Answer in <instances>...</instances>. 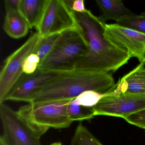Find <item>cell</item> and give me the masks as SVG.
Returning <instances> with one entry per match:
<instances>
[{
  "label": "cell",
  "instance_id": "cell-13",
  "mask_svg": "<svg viewBox=\"0 0 145 145\" xmlns=\"http://www.w3.org/2000/svg\"><path fill=\"white\" fill-rule=\"evenodd\" d=\"M3 29L7 35L12 39H21L25 37L29 27L25 18L19 11H6Z\"/></svg>",
  "mask_w": 145,
  "mask_h": 145
},
{
  "label": "cell",
  "instance_id": "cell-7",
  "mask_svg": "<svg viewBox=\"0 0 145 145\" xmlns=\"http://www.w3.org/2000/svg\"><path fill=\"white\" fill-rule=\"evenodd\" d=\"M41 38L38 32L34 33L5 60L0 73V103H4L6 97L23 73L25 60L33 53Z\"/></svg>",
  "mask_w": 145,
  "mask_h": 145
},
{
  "label": "cell",
  "instance_id": "cell-24",
  "mask_svg": "<svg viewBox=\"0 0 145 145\" xmlns=\"http://www.w3.org/2000/svg\"><path fill=\"white\" fill-rule=\"evenodd\" d=\"M50 145H63L62 144L61 142H54V143H52V144H51Z\"/></svg>",
  "mask_w": 145,
  "mask_h": 145
},
{
  "label": "cell",
  "instance_id": "cell-4",
  "mask_svg": "<svg viewBox=\"0 0 145 145\" xmlns=\"http://www.w3.org/2000/svg\"><path fill=\"white\" fill-rule=\"evenodd\" d=\"M0 118L1 137L7 145H41L40 138L50 129L30 121L4 103H0Z\"/></svg>",
  "mask_w": 145,
  "mask_h": 145
},
{
  "label": "cell",
  "instance_id": "cell-21",
  "mask_svg": "<svg viewBox=\"0 0 145 145\" xmlns=\"http://www.w3.org/2000/svg\"><path fill=\"white\" fill-rule=\"evenodd\" d=\"M21 0H5V2L6 11L8 10L19 11Z\"/></svg>",
  "mask_w": 145,
  "mask_h": 145
},
{
  "label": "cell",
  "instance_id": "cell-2",
  "mask_svg": "<svg viewBox=\"0 0 145 145\" xmlns=\"http://www.w3.org/2000/svg\"><path fill=\"white\" fill-rule=\"evenodd\" d=\"M115 84L112 73L111 72L75 69L61 72L45 85L30 103H40L74 99L87 91L104 94Z\"/></svg>",
  "mask_w": 145,
  "mask_h": 145
},
{
  "label": "cell",
  "instance_id": "cell-8",
  "mask_svg": "<svg viewBox=\"0 0 145 145\" xmlns=\"http://www.w3.org/2000/svg\"><path fill=\"white\" fill-rule=\"evenodd\" d=\"M96 115L124 118L145 108V95L106 92L93 106Z\"/></svg>",
  "mask_w": 145,
  "mask_h": 145
},
{
  "label": "cell",
  "instance_id": "cell-9",
  "mask_svg": "<svg viewBox=\"0 0 145 145\" xmlns=\"http://www.w3.org/2000/svg\"><path fill=\"white\" fill-rule=\"evenodd\" d=\"M105 39L124 51L130 58L135 57L140 63L145 57V34L118 24H106Z\"/></svg>",
  "mask_w": 145,
  "mask_h": 145
},
{
  "label": "cell",
  "instance_id": "cell-3",
  "mask_svg": "<svg viewBox=\"0 0 145 145\" xmlns=\"http://www.w3.org/2000/svg\"><path fill=\"white\" fill-rule=\"evenodd\" d=\"M88 51V45L78 28L61 33L50 54L40 63L42 71L63 72L74 70Z\"/></svg>",
  "mask_w": 145,
  "mask_h": 145
},
{
  "label": "cell",
  "instance_id": "cell-14",
  "mask_svg": "<svg viewBox=\"0 0 145 145\" xmlns=\"http://www.w3.org/2000/svg\"><path fill=\"white\" fill-rule=\"evenodd\" d=\"M46 0H21L19 12L29 28L36 27L40 19Z\"/></svg>",
  "mask_w": 145,
  "mask_h": 145
},
{
  "label": "cell",
  "instance_id": "cell-25",
  "mask_svg": "<svg viewBox=\"0 0 145 145\" xmlns=\"http://www.w3.org/2000/svg\"><path fill=\"white\" fill-rule=\"evenodd\" d=\"M143 63H144V67H145V58H144V61H143Z\"/></svg>",
  "mask_w": 145,
  "mask_h": 145
},
{
  "label": "cell",
  "instance_id": "cell-10",
  "mask_svg": "<svg viewBox=\"0 0 145 145\" xmlns=\"http://www.w3.org/2000/svg\"><path fill=\"white\" fill-rule=\"evenodd\" d=\"M61 72L42 71L38 69L32 74L23 73L6 97L5 101H11L29 103L45 85Z\"/></svg>",
  "mask_w": 145,
  "mask_h": 145
},
{
  "label": "cell",
  "instance_id": "cell-19",
  "mask_svg": "<svg viewBox=\"0 0 145 145\" xmlns=\"http://www.w3.org/2000/svg\"><path fill=\"white\" fill-rule=\"evenodd\" d=\"M40 59L36 54L32 53L26 58L23 67V72L26 74L34 73L38 69Z\"/></svg>",
  "mask_w": 145,
  "mask_h": 145
},
{
  "label": "cell",
  "instance_id": "cell-23",
  "mask_svg": "<svg viewBox=\"0 0 145 145\" xmlns=\"http://www.w3.org/2000/svg\"><path fill=\"white\" fill-rule=\"evenodd\" d=\"M0 145H7L1 137H0Z\"/></svg>",
  "mask_w": 145,
  "mask_h": 145
},
{
  "label": "cell",
  "instance_id": "cell-1",
  "mask_svg": "<svg viewBox=\"0 0 145 145\" xmlns=\"http://www.w3.org/2000/svg\"><path fill=\"white\" fill-rule=\"evenodd\" d=\"M74 14L88 45L87 52L74 69L112 73L128 63L130 59L128 54L104 38L106 23L89 10L81 13L74 12Z\"/></svg>",
  "mask_w": 145,
  "mask_h": 145
},
{
  "label": "cell",
  "instance_id": "cell-6",
  "mask_svg": "<svg viewBox=\"0 0 145 145\" xmlns=\"http://www.w3.org/2000/svg\"><path fill=\"white\" fill-rule=\"evenodd\" d=\"M78 28L73 11L63 0H46L37 26L42 38Z\"/></svg>",
  "mask_w": 145,
  "mask_h": 145
},
{
  "label": "cell",
  "instance_id": "cell-16",
  "mask_svg": "<svg viewBox=\"0 0 145 145\" xmlns=\"http://www.w3.org/2000/svg\"><path fill=\"white\" fill-rule=\"evenodd\" d=\"M70 145H103L81 123L77 126Z\"/></svg>",
  "mask_w": 145,
  "mask_h": 145
},
{
  "label": "cell",
  "instance_id": "cell-12",
  "mask_svg": "<svg viewBox=\"0 0 145 145\" xmlns=\"http://www.w3.org/2000/svg\"><path fill=\"white\" fill-rule=\"evenodd\" d=\"M95 2L100 10V16L98 17L104 23L109 20L118 23L123 18L135 14L120 0H97Z\"/></svg>",
  "mask_w": 145,
  "mask_h": 145
},
{
  "label": "cell",
  "instance_id": "cell-20",
  "mask_svg": "<svg viewBox=\"0 0 145 145\" xmlns=\"http://www.w3.org/2000/svg\"><path fill=\"white\" fill-rule=\"evenodd\" d=\"M124 119L131 124L145 129V108L130 114Z\"/></svg>",
  "mask_w": 145,
  "mask_h": 145
},
{
  "label": "cell",
  "instance_id": "cell-17",
  "mask_svg": "<svg viewBox=\"0 0 145 145\" xmlns=\"http://www.w3.org/2000/svg\"><path fill=\"white\" fill-rule=\"evenodd\" d=\"M61 33L52 35L44 38L41 37L33 52L39 57L40 63L50 54Z\"/></svg>",
  "mask_w": 145,
  "mask_h": 145
},
{
  "label": "cell",
  "instance_id": "cell-5",
  "mask_svg": "<svg viewBox=\"0 0 145 145\" xmlns=\"http://www.w3.org/2000/svg\"><path fill=\"white\" fill-rule=\"evenodd\" d=\"M72 100L29 103L20 107L18 111L37 124L54 129H64L69 127L73 123L67 113L68 105Z\"/></svg>",
  "mask_w": 145,
  "mask_h": 145
},
{
  "label": "cell",
  "instance_id": "cell-22",
  "mask_svg": "<svg viewBox=\"0 0 145 145\" xmlns=\"http://www.w3.org/2000/svg\"><path fill=\"white\" fill-rule=\"evenodd\" d=\"M72 9L74 12L80 13L84 12L87 10L85 7L84 0H74Z\"/></svg>",
  "mask_w": 145,
  "mask_h": 145
},
{
  "label": "cell",
  "instance_id": "cell-11",
  "mask_svg": "<svg viewBox=\"0 0 145 145\" xmlns=\"http://www.w3.org/2000/svg\"><path fill=\"white\" fill-rule=\"evenodd\" d=\"M108 91L145 95V67L143 62L120 79Z\"/></svg>",
  "mask_w": 145,
  "mask_h": 145
},
{
  "label": "cell",
  "instance_id": "cell-18",
  "mask_svg": "<svg viewBox=\"0 0 145 145\" xmlns=\"http://www.w3.org/2000/svg\"><path fill=\"white\" fill-rule=\"evenodd\" d=\"M117 24L122 27L145 34V12L140 15L135 14L123 18Z\"/></svg>",
  "mask_w": 145,
  "mask_h": 145
},
{
  "label": "cell",
  "instance_id": "cell-15",
  "mask_svg": "<svg viewBox=\"0 0 145 145\" xmlns=\"http://www.w3.org/2000/svg\"><path fill=\"white\" fill-rule=\"evenodd\" d=\"M67 113L69 118L72 122L91 119L95 116L93 107L85 106L75 98L69 103Z\"/></svg>",
  "mask_w": 145,
  "mask_h": 145
}]
</instances>
